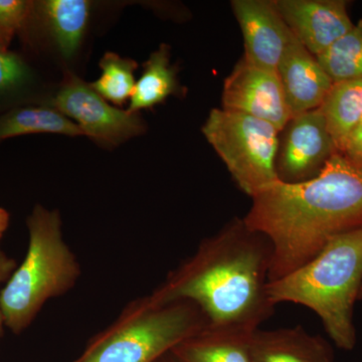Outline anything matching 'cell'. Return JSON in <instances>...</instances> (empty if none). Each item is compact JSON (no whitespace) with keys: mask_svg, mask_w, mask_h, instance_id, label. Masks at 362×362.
I'll list each match as a JSON object with an SVG mask.
<instances>
[{"mask_svg":"<svg viewBox=\"0 0 362 362\" xmlns=\"http://www.w3.org/2000/svg\"><path fill=\"white\" fill-rule=\"evenodd\" d=\"M271 263L270 242L235 218L202 240L151 296L195 305L207 327L252 333L275 311L268 295Z\"/></svg>","mask_w":362,"mask_h":362,"instance_id":"cell-2","label":"cell"},{"mask_svg":"<svg viewBox=\"0 0 362 362\" xmlns=\"http://www.w3.org/2000/svg\"><path fill=\"white\" fill-rule=\"evenodd\" d=\"M252 362H333L334 351L327 340L302 326L255 330L250 337Z\"/></svg>","mask_w":362,"mask_h":362,"instance_id":"cell-13","label":"cell"},{"mask_svg":"<svg viewBox=\"0 0 362 362\" xmlns=\"http://www.w3.org/2000/svg\"><path fill=\"white\" fill-rule=\"evenodd\" d=\"M35 4L23 0H0V28L8 35H13L30 20Z\"/></svg>","mask_w":362,"mask_h":362,"instance_id":"cell-22","label":"cell"},{"mask_svg":"<svg viewBox=\"0 0 362 362\" xmlns=\"http://www.w3.org/2000/svg\"><path fill=\"white\" fill-rule=\"evenodd\" d=\"M244 221L270 242V282L319 254L334 238L362 226V165L337 152L302 182L278 180L252 197Z\"/></svg>","mask_w":362,"mask_h":362,"instance_id":"cell-1","label":"cell"},{"mask_svg":"<svg viewBox=\"0 0 362 362\" xmlns=\"http://www.w3.org/2000/svg\"><path fill=\"white\" fill-rule=\"evenodd\" d=\"M320 110L337 151L344 153L362 119V78L334 83Z\"/></svg>","mask_w":362,"mask_h":362,"instance_id":"cell-16","label":"cell"},{"mask_svg":"<svg viewBox=\"0 0 362 362\" xmlns=\"http://www.w3.org/2000/svg\"><path fill=\"white\" fill-rule=\"evenodd\" d=\"M362 287V226L334 238L322 251L284 277L272 281L268 295L274 306L299 304L315 312L338 349L356 345L354 322Z\"/></svg>","mask_w":362,"mask_h":362,"instance_id":"cell-3","label":"cell"},{"mask_svg":"<svg viewBox=\"0 0 362 362\" xmlns=\"http://www.w3.org/2000/svg\"><path fill=\"white\" fill-rule=\"evenodd\" d=\"M290 32L315 58L354 25L344 0H275Z\"/></svg>","mask_w":362,"mask_h":362,"instance_id":"cell-10","label":"cell"},{"mask_svg":"<svg viewBox=\"0 0 362 362\" xmlns=\"http://www.w3.org/2000/svg\"><path fill=\"white\" fill-rule=\"evenodd\" d=\"M202 131L238 187L251 199L279 180L280 131L271 123L239 112L213 109Z\"/></svg>","mask_w":362,"mask_h":362,"instance_id":"cell-6","label":"cell"},{"mask_svg":"<svg viewBox=\"0 0 362 362\" xmlns=\"http://www.w3.org/2000/svg\"><path fill=\"white\" fill-rule=\"evenodd\" d=\"M52 42L63 58L77 54L84 39L90 13L86 0H47L35 4Z\"/></svg>","mask_w":362,"mask_h":362,"instance_id":"cell-15","label":"cell"},{"mask_svg":"<svg viewBox=\"0 0 362 362\" xmlns=\"http://www.w3.org/2000/svg\"><path fill=\"white\" fill-rule=\"evenodd\" d=\"M16 269V262L13 259L9 258L0 247V284L4 281L8 280ZM4 325V317H2L1 306H0V338H1Z\"/></svg>","mask_w":362,"mask_h":362,"instance_id":"cell-24","label":"cell"},{"mask_svg":"<svg viewBox=\"0 0 362 362\" xmlns=\"http://www.w3.org/2000/svg\"><path fill=\"white\" fill-rule=\"evenodd\" d=\"M176 70L170 65V47L162 44L143 64V73L136 82L130 99V112L139 113L162 103L178 92Z\"/></svg>","mask_w":362,"mask_h":362,"instance_id":"cell-17","label":"cell"},{"mask_svg":"<svg viewBox=\"0 0 362 362\" xmlns=\"http://www.w3.org/2000/svg\"><path fill=\"white\" fill-rule=\"evenodd\" d=\"M230 6L244 37L243 58L259 68L277 71L292 33L275 0H233Z\"/></svg>","mask_w":362,"mask_h":362,"instance_id":"cell-11","label":"cell"},{"mask_svg":"<svg viewBox=\"0 0 362 362\" xmlns=\"http://www.w3.org/2000/svg\"><path fill=\"white\" fill-rule=\"evenodd\" d=\"M252 333L206 327L181 342L171 354L180 362H252Z\"/></svg>","mask_w":362,"mask_h":362,"instance_id":"cell-14","label":"cell"},{"mask_svg":"<svg viewBox=\"0 0 362 362\" xmlns=\"http://www.w3.org/2000/svg\"><path fill=\"white\" fill-rule=\"evenodd\" d=\"M316 59L333 83L362 78V20Z\"/></svg>","mask_w":362,"mask_h":362,"instance_id":"cell-19","label":"cell"},{"mask_svg":"<svg viewBox=\"0 0 362 362\" xmlns=\"http://www.w3.org/2000/svg\"><path fill=\"white\" fill-rule=\"evenodd\" d=\"M40 133L84 135L73 121L56 109L23 107L0 116V141L16 136Z\"/></svg>","mask_w":362,"mask_h":362,"instance_id":"cell-18","label":"cell"},{"mask_svg":"<svg viewBox=\"0 0 362 362\" xmlns=\"http://www.w3.org/2000/svg\"><path fill=\"white\" fill-rule=\"evenodd\" d=\"M32 78L25 59L8 51H0V94L23 87Z\"/></svg>","mask_w":362,"mask_h":362,"instance_id":"cell-21","label":"cell"},{"mask_svg":"<svg viewBox=\"0 0 362 362\" xmlns=\"http://www.w3.org/2000/svg\"><path fill=\"white\" fill-rule=\"evenodd\" d=\"M206 327L195 305L161 303L149 295L128 305L74 362H156Z\"/></svg>","mask_w":362,"mask_h":362,"instance_id":"cell-5","label":"cell"},{"mask_svg":"<svg viewBox=\"0 0 362 362\" xmlns=\"http://www.w3.org/2000/svg\"><path fill=\"white\" fill-rule=\"evenodd\" d=\"M343 154L349 157L350 160L354 161V163L362 165V119L356 129L350 136L346 148Z\"/></svg>","mask_w":362,"mask_h":362,"instance_id":"cell-23","label":"cell"},{"mask_svg":"<svg viewBox=\"0 0 362 362\" xmlns=\"http://www.w3.org/2000/svg\"><path fill=\"white\" fill-rule=\"evenodd\" d=\"M280 134L276 166L283 182L315 177L338 152L320 108L291 117Z\"/></svg>","mask_w":362,"mask_h":362,"instance_id":"cell-8","label":"cell"},{"mask_svg":"<svg viewBox=\"0 0 362 362\" xmlns=\"http://www.w3.org/2000/svg\"><path fill=\"white\" fill-rule=\"evenodd\" d=\"M52 104L73 120L83 134L105 146H116L145 131L139 113L111 106L90 85L74 75L66 76Z\"/></svg>","mask_w":362,"mask_h":362,"instance_id":"cell-7","label":"cell"},{"mask_svg":"<svg viewBox=\"0 0 362 362\" xmlns=\"http://www.w3.org/2000/svg\"><path fill=\"white\" fill-rule=\"evenodd\" d=\"M277 74L291 117L320 108L334 84L315 57L293 35Z\"/></svg>","mask_w":362,"mask_h":362,"instance_id":"cell-12","label":"cell"},{"mask_svg":"<svg viewBox=\"0 0 362 362\" xmlns=\"http://www.w3.org/2000/svg\"><path fill=\"white\" fill-rule=\"evenodd\" d=\"M221 104L266 121L282 131L291 119L277 71L266 70L242 58L223 83Z\"/></svg>","mask_w":362,"mask_h":362,"instance_id":"cell-9","label":"cell"},{"mask_svg":"<svg viewBox=\"0 0 362 362\" xmlns=\"http://www.w3.org/2000/svg\"><path fill=\"white\" fill-rule=\"evenodd\" d=\"M358 301H362V287H361V293H359Z\"/></svg>","mask_w":362,"mask_h":362,"instance_id":"cell-28","label":"cell"},{"mask_svg":"<svg viewBox=\"0 0 362 362\" xmlns=\"http://www.w3.org/2000/svg\"><path fill=\"white\" fill-rule=\"evenodd\" d=\"M11 37H9L4 30L0 28V51H7Z\"/></svg>","mask_w":362,"mask_h":362,"instance_id":"cell-26","label":"cell"},{"mask_svg":"<svg viewBox=\"0 0 362 362\" xmlns=\"http://www.w3.org/2000/svg\"><path fill=\"white\" fill-rule=\"evenodd\" d=\"M156 362H180V361H178L177 359H176L175 357L173 356L170 352V354H166V356L161 357V358L159 359V361H157Z\"/></svg>","mask_w":362,"mask_h":362,"instance_id":"cell-27","label":"cell"},{"mask_svg":"<svg viewBox=\"0 0 362 362\" xmlns=\"http://www.w3.org/2000/svg\"><path fill=\"white\" fill-rule=\"evenodd\" d=\"M28 252L0 292L4 323L20 334L49 300L66 294L77 284L81 266L64 240L58 211L37 206L28 218Z\"/></svg>","mask_w":362,"mask_h":362,"instance_id":"cell-4","label":"cell"},{"mask_svg":"<svg viewBox=\"0 0 362 362\" xmlns=\"http://www.w3.org/2000/svg\"><path fill=\"white\" fill-rule=\"evenodd\" d=\"M8 221L9 214L4 209H0V238L6 232L7 226H8Z\"/></svg>","mask_w":362,"mask_h":362,"instance_id":"cell-25","label":"cell"},{"mask_svg":"<svg viewBox=\"0 0 362 362\" xmlns=\"http://www.w3.org/2000/svg\"><path fill=\"white\" fill-rule=\"evenodd\" d=\"M137 66L133 59L122 58L115 52H106L100 61L101 76L90 87L107 102L117 106L125 104L134 92Z\"/></svg>","mask_w":362,"mask_h":362,"instance_id":"cell-20","label":"cell"}]
</instances>
